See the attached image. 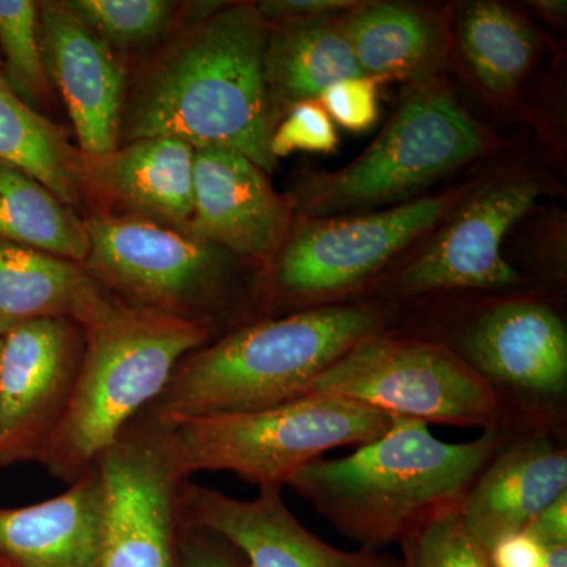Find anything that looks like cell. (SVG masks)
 Instances as JSON below:
<instances>
[{
    "label": "cell",
    "mask_w": 567,
    "mask_h": 567,
    "mask_svg": "<svg viewBox=\"0 0 567 567\" xmlns=\"http://www.w3.org/2000/svg\"><path fill=\"white\" fill-rule=\"evenodd\" d=\"M268 29L256 3L205 14L137 82L123 110L122 144L175 137L194 148H229L275 173L276 122L264 70Z\"/></svg>",
    "instance_id": "1"
},
{
    "label": "cell",
    "mask_w": 567,
    "mask_h": 567,
    "mask_svg": "<svg viewBox=\"0 0 567 567\" xmlns=\"http://www.w3.org/2000/svg\"><path fill=\"white\" fill-rule=\"evenodd\" d=\"M516 425L446 443L429 424L393 416L379 439L346 457L316 458L289 477L292 488L360 547L401 544L432 518L462 509L470 488Z\"/></svg>",
    "instance_id": "2"
},
{
    "label": "cell",
    "mask_w": 567,
    "mask_h": 567,
    "mask_svg": "<svg viewBox=\"0 0 567 567\" xmlns=\"http://www.w3.org/2000/svg\"><path fill=\"white\" fill-rule=\"evenodd\" d=\"M390 323L385 306L341 303L240 324L183 358L144 413L174 427L287 404L305 398L317 377Z\"/></svg>",
    "instance_id": "3"
},
{
    "label": "cell",
    "mask_w": 567,
    "mask_h": 567,
    "mask_svg": "<svg viewBox=\"0 0 567 567\" xmlns=\"http://www.w3.org/2000/svg\"><path fill=\"white\" fill-rule=\"evenodd\" d=\"M216 338L218 333L208 324L126 306L106 322L85 330L73 398L40 464L55 480L74 483L163 393L183 358Z\"/></svg>",
    "instance_id": "4"
},
{
    "label": "cell",
    "mask_w": 567,
    "mask_h": 567,
    "mask_svg": "<svg viewBox=\"0 0 567 567\" xmlns=\"http://www.w3.org/2000/svg\"><path fill=\"white\" fill-rule=\"evenodd\" d=\"M84 267L123 306L212 327L245 315L249 293L233 254L196 235L136 216L85 219Z\"/></svg>",
    "instance_id": "5"
},
{
    "label": "cell",
    "mask_w": 567,
    "mask_h": 567,
    "mask_svg": "<svg viewBox=\"0 0 567 567\" xmlns=\"http://www.w3.org/2000/svg\"><path fill=\"white\" fill-rule=\"evenodd\" d=\"M496 145L494 134L446 84L423 82L354 162L334 173L308 175L295 199L301 210L320 218L398 203Z\"/></svg>",
    "instance_id": "6"
},
{
    "label": "cell",
    "mask_w": 567,
    "mask_h": 567,
    "mask_svg": "<svg viewBox=\"0 0 567 567\" xmlns=\"http://www.w3.org/2000/svg\"><path fill=\"white\" fill-rule=\"evenodd\" d=\"M391 415L338 395L312 394L260 412L174 425L183 473L230 472L257 487L289 477L334 447L361 446L385 434Z\"/></svg>",
    "instance_id": "7"
},
{
    "label": "cell",
    "mask_w": 567,
    "mask_h": 567,
    "mask_svg": "<svg viewBox=\"0 0 567 567\" xmlns=\"http://www.w3.org/2000/svg\"><path fill=\"white\" fill-rule=\"evenodd\" d=\"M312 394L481 432L511 423L502 395L456 350L388 328L358 342L317 377L306 395Z\"/></svg>",
    "instance_id": "8"
},
{
    "label": "cell",
    "mask_w": 567,
    "mask_h": 567,
    "mask_svg": "<svg viewBox=\"0 0 567 567\" xmlns=\"http://www.w3.org/2000/svg\"><path fill=\"white\" fill-rule=\"evenodd\" d=\"M473 186L388 210L305 224L267 265L260 300L267 308L297 311L344 303L347 295L372 281L406 246L445 221Z\"/></svg>",
    "instance_id": "9"
},
{
    "label": "cell",
    "mask_w": 567,
    "mask_h": 567,
    "mask_svg": "<svg viewBox=\"0 0 567 567\" xmlns=\"http://www.w3.org/2000/svg\"><path fill=\"white\" fill-rule=\"evenodd\" d=\"M107 491L102 567H175L183 473L173 429L134 417L99 458Z\"/></svg>",
    "instance_id": "10"
},
{
    "label": "cell",
    "mask_w": 567,
    "mask_h": 567,
    "mask_svg": "<svg viewBox=\"0 0 567 567\" xmlns=\"http://www.w3.org/2000/svg\"><path fill=\"white\" fill-rule=\"evenodd\" d=\"M546 192V182L527 175L473 186L442 229L402 270L398 292L420 297L520 286L524 276L507 262L503 245Z\"/></svg>",
    "instance_id": "11"
},
{
    "label": "cell",
    "mask_w": 567,
    "mask_h": 567,
    "mask_svg": "<svg viewBox=\"0 0 567 567\" xmlns=\"http://www.w3.org/2000/svg\"><path fill=\"white\" fill-rule=\"evenodd\" d=\"M85 350L69 319L31 320L2 336L0 465L39 462L65 416Z\"/></svg>",
    "instance_id": "12"
},
{
    "label": "cell",
    "mask_w": 567,
    "mask_h": 567,
    "mask_svg": "<svg viewBox=\"0 0 567 567\" xmlns=\"http://www.w3.org/2000/svg\"><path fill=\"white\" fill-rule=\"evenodd\" d=\"M456 352L503 401L511 393L532 406L535 421L539 406L565 399L567 328L550 306L535 300L491 306L465 328Z\"/></svg>",
    "instance_id": "13"
},
{
    "label": "cell",
    "mask_w": 567,
    "mask_h": 567,
    "mask_svg": "<svg viewBox=\"0 0 567 567\" xmlns=\"http://www.w3.org/2000/svg\"><path fill=\"white\" fill-rule=\"evenodd\" d=\"M282 488L264 486L252 499H237L186 480L181 513L221 535L248 567H404L380 550L349 551L324 543L293 516Z\"/></svg>",
    "instance_id": "14"
},
{
    "label": "cell",
    "mask_w": 567,
    "mask_h": 567,
    "mask_svg": "<svg viewBox=\"0 0 567 567\" xmlns=\"http://www.w3.org/2000/svg\"><path fill=\"white\" fill-rule=\"evenodd\" d=\"M194 210L186 233L237 259L268 265L289 237L292 208L268 174L229 148H194Z\"/></svg>",
    "instance_id": "15"
},
{
    "label": "cell",
    "mask_w": 567,
    "mask_h": 567,
    "mask_svg": "<svg viewBox=\"0 0 567 567\" xmlns=\"http://www.w3.org/2000/svg\"><path fill=\"white\" fill-rule=\"evenodd\" d=\"M41 55L58 84L84 159L111 155L121 145L125 69L114 48L100 39L63 2L39 7Z\"/></svg>",
    "instance_id": "16"
},
{
    "label": "cell",
    "mask_w": 567,
    "mask_h": 567,
    "mask_svg": "<svg viewBox=\"0 0 567 567\" xmlns=\"http://www.w3.org/2000/svg\"><path fill=\"white\" fill-rule=\"evenodd\" d=\"M567 494V450L548 423L514 429L470 488L461 514L486 550L524 532L537 514Z\"/></svg>",
    "instance_id": "17"
},
{
    "label": "cell",
    "mask_w": 567,
    "mask_h": 567,
    "mask_svg": "<svg viewBox=\"0 0 567 567\" xmlns=\"http://www.w3.org/2000/svg\"><path fill=\"white\" fill-rule=\"evenodd\" d=\"M107 491L99 462L39 505L0 507V561L10 567H102Z\"/></svg>",
    "instance_id": "18"
},
{
    "label": "cell",
    "mask_w": 567,
    "mask_h": 567,
    "mask_svg": "<svg viewBox=\"0 0 567 567\" xmlns=\"http://www.w3.org/2000/svg\"><path fill=\"white\" fill-rule=\"evenodd\" d=\"M125 308L84 264L0 238V336L39 319L91 330Z\"/></svg>",
    "instance_id": "19"
},
{
    "label": "cell",
    "mask_w": 567,
    "mask_h": 567,
    "mask_svg": "<svg viewBox=\"0 0 567 567\" xmlns=\"http://www.w3.org/2000/svg\"><path fill=\"white\" fill-rule=\"evenodd\" d=\"M85 188L111 197L136 218L188 230L194 210V147L175 137H142L111 155L84 159Z\"/></svg>",
    "instance_id": "20"
},
{
    "label": "cell",
    "mask_w": 567,
    "mask_h": 567,
    "mask_svg": "<svg viewBox=\"0 0 567 567\" xmlns=\"http://www.w3.org/2000/svg\"><path fill=\"white\" fill-rule=\"evenodd\" d=\"M342 14L270 22L264 70L276 125L295 104L316 102L336 82L364 76Z\"/></svg>",
    "instance_id": "21"
},
{
    "label": "cell",
    "mask_w": 567,
    "mask_h": 567,
    "mask_svg": "<svg viewBox=\"0 0 567 567\" xmlns=\"http://www.w3.org/2000/svg\"><path fill=\"white\" fill-rule=\"evenodd\" d=\"M342 25L364 76L380 82L425 76L445 51L442 22L421 7L358 2Z\"/></svg>",
    "instance_id": "22"
},
{
    "label": "cell",
    "mask_w": 567,
    "mask_h": 567,
    "mask_svg": "<svg viewBox=\"0 0 567 567\" xmlns=\"http://www.w3.org/2000/svg\"><path fill=\"white\" fill-rule=\"evenodd\" d=\"M0 162L20 167L63 204H80L87 193L80 148L55 123L33 111L0 73Z\"/></svg>",
    "instance_id": "23"
},
{
    "label": "cell",
    "mask_w": 567,
    "mask_h": 567,
    "mask_svg": "<svg viewBox=\"0 0 567 567\" xmlns=\"http://www.w3.org/2000/svg\"><path fill=\"white\" fill-rule=\"evenodd\" d=\"M458 47L484 91L511 99L535 65L539 39L513 7L476 0L458 17Z\"/></svg>",
    "instance_id": "24"
},
{
    "label": "cell",
    "mask_w": 567,
    "mask_h": 567,
    "mask_svg": "<svg viewBox=\"0 0 567 567\" xmlns=\"http://www.w3.org/2000/svg\"><path fill=\"white\" fill-rule=\"evenodd\" d=\"M0 238L84 264L85 221L20 167L0 162Z\"/></svg>",
    "instance_id": "25"
},
{
    "label": "cell",
    "mask_w": 567,
    "mask_h": 567,
    "mask_svg": "<svg viewBox=\"0 0 567 567\" xmlns=\"http://www.w3.org/2000/svg\"><path fill=\"white\" fill-rule=\"evenodd\" d=\"M66 9L112 48H133L162 37L174 20L166 0H69Z\"/></svg>",
    "instance_id": "26"
},
{
    "label": "cell",
    "mask_w": 567,
    "mask_h": 567,
    "mask_svg": "<svg viewBox=\"0 0 567 567\" xmlns=\"http://www.w3.org/2000/svg\"><path fill=\"white\" fill-rule=\"evenodd\" d=\"M0 48L10 84L21 96L43 99L50 89L39 35V6L32 0H0Z\"/></svg>",
    "instance_id": "27"
},
{
    "label": "cell",
    "mask_w": 567,
    "mask_h": 567,
    "mask_svg": "<svg viewBox=\"0 0 567 567\" xmlns=\"http://www.w3.org/2000/svg\"><path fill=\"white\" fill-rule=\"evenodd\" d=\"M401 547L404 567H492L488 551L465 527L461 509L432 518Z\"/></svg>",
    "instance_id": "28"
},
{
    "label": "cell",
    "mask_w": 567,
    "mask_h": 567,
    "mask_svg": "<svg viewBox=\"0 0 567 567\" xmlns=\"http://www.w3.org/2000/svg\"><path fill=\"white\" fill-rule=\"evenodd\" d=\"M338 148V130L317 100L295 104L275 126L270 141L276 162L295 152L333 155Z\"/></svg>",
    "instance_id": "29"
},
{
    "label": "cell",
    "mask_w": 567,
    "mask_h": 567,
    "mask_svg": "<svg viewBox=\"0 0 567 567\" xmlns=\"http://www.w3.org/2000/svg\"><path fill=\"white\" fill-rule=\"evenodd\" d=\"M379 84L374 78H350L330 85L317 102L334 125L350 133H365L379 122Z\"/></svg>",
    "instance_id": "30"
},
{
    "label": "cell",
    "mask_w": 567,
    "mask_h": 567,
    "mask_svg": "<svg viewBox=\"0 0 567 567\" xmlns=\"http://www.w3.org/2000/svg\"><path fill=\"white\" fill-rule=\"evenodd\" d=\"M175 567H248L237 548L218 533L182 516Z\"/></svg>",
    "instance_id": "31"
},
{
    "label": "cell",
    "mask_w": 567,
    "mask_h": 567,
    "mask_svg": "<svg viewBox=\"0 0 567 567\" xmlns=\"http://www.w3.org/2000/svg\"><path fill=\"white\" fill-rule=\"evenodd\" d=\"M357 3L352 0H265L256 6L265 20L279 22L334 17L353 9Z\"/></svg>",
    "instance_id": "32"
},
{
    "label": "cell",
    "mask_w": 567,
    "mask_h": 567,
    "mask_svg": "<svg viewBox=\"0 0 567 567\" xmlns=\"http://www.w3.org/2000/svg\"><path fill=\"white\" fill-rule=\"evenodd\" d=\"M488 559L492 567H543L544 546L527 532L513 533L496 540Z\"/></svg>",
    "instance_id": "33"
},
{
    "label": "cell",
    "mask_w": 567,
    "mask_h": 567,
    "mask_svg": "<svg viewBox=\"0 0 567 567\" xmlns=\"http://www.w3.org/2000/svg\"><path fill=\"white\" fill-rule=\"evenodd\" d=\"M544 547L567 546V494L559 496L524 529Z\"/></svg>",
    "instance_id": "34"
},
{
    "label": "cell",
    "mask_w": 567,
    "mask_h": 567,
    "mask_svg": "<svg viewBox=\"0 0 567 567\" xmlns=\"http://www.w3.org/2000/svg\"><path fill=\"white\" fill-rule=\"evenodd\" d=\"M532 6H535V9L539 11L547 21H565L567 10L565 0H539V2H532Z\"/></svg>",
    "instance_id": "35"
},
{
    "label": "cell",
    "mask_w": 567,
    "mask_h": 567,
    "mask_svg": "<svg viewBox=\"0 0 567 567\" xmlns=\"http://www.w3.org/2000/svg\"><path fill=\"white\" fill-rule=\"evenodd\" d=\"M0 352H2V336H0Z\"/></svg>",
    "instance_id": "36"
},
{
    "label": "cell",
    "mask_w": 567,
    "mask_h": 567,
    "mask_svg": "<svg viewBox=\"0 0 567 567\" xmlns=\"http://www.w3.org/2000/svg\"><path fill=\"white\" fill-rule=\"evenodd\" d=\"M0 567H10V566L3 565V563L0 561Z\"/></svg>",
    "instance_id": "37"
}]
</instances>
